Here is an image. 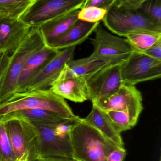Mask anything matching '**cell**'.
Listing matches in <instances>:
<instances>
[{
  "label": "cell",
  "instance_id": "e0dca14e",
  "mask_svg": "<svg viewBox=\"0 0 161 161\" xmlns=\"http://www.w3.org/2000/svg\"><path fill=\"white\" fill-rule=\"evenodd\" d=\"M125 60L121 58L93 56L91 54L86 58L71 60L66 66L74 74L87 79L108 65L120 63Z\"/></svg>",
  "mask_w": 161,
  "mask_h": 161
},
{
  "label": "cell",
  "instance_id": "484cf974",
  "mask_svg": "<svg viewBox=\"0 0 161 161\" xmlns=\"http://www.w3.org/2000/svg\"><path fill=\"white\" fill-rule=\"evenodd\" d=\"M106 11L97 7H83L79 10L78 19L87 23H98L102 21L106 15Z\"/></svg>",
  "mask_w": 161,
  "mask_h": 161
},
{
  "label": "cell",
  "instance_id": "7c38bea8",
  "mask_svg": "<svg viewBox=\"0 0 161 161\" xmlns=\"http://www.w3.org/2000/svg\"><path fill=\"white\" fill-rule=\"evenodd\" d=\"M142 100L141 93L135 86L123 84L113 95L92 103L93 105L103 112L126 110L141 112L143 109Z\"/></svg>",
  "mask_w": 161,
  "mask_h": 161
},
{
  "label": "cell",
  "instance_id": "277c9868",
  "mask_svg": "<svg viewBox=\"0 0 161 161\" xmlns=\"http://www.w3.org/2000/svg\"><path fill=\"white\" fill-rule=\"evenodd\" d=\"M102 21L108 30L119 37L139 32L161 34V27L151 22L137 10L119 9L113 3Z\"/></svg>",
  "mask_w": 161,
  "mask_h": 161
},
{
  "label": "cell",
  "instance_id": "ffe728a7",
  "mask_svg": "<svg viewBox=\"0 0 161 161\" xmlns=\"http://www.w3.org/2000/svg\"><path fill=\"white\" fill-rule=\"evenodd\" d=\"M7 115L16 117L30 121L58 124L74 122L60 116L56 113L44 109H29L13 112Z\"/></svg>",
  "mask_w": 161,
  "mask_h": 161
},
{
  "label": "cell",
  "instance_id": "9c48e42d",
  "mask_svg": "<svg viewBox=\"0 0 161 161\" xmlns=\"http://www.w3.org/2000/svg\"><path fill=\"white\" fill-rule=\"evenodd\" d=\"M121 63L108 65L87 78L88 99L93 102L107 97L118 91L123 85L120 75Z\"/></svg>",
  "mask_w": 161,
  "mask_h": 161
},
{
  "label": "cell",
  "instance_id": "f1b7e54d",
  "mask_svg": "<svg viewBox=\"0 0 161 161\" xmlns=\"http://www.w3.org/2000/svg\"><path fill=\"white\" fill-rule=\"evenodd\" d=\"M114 0H86L83 7H94L107 11L113 4Z\"/></svg>",
  "mask_w": 161,
  "mask_h": 161
},
{
  "label": "cell",
  "instance_id": "836d02e7",
  "mask_svg": "<svg viewBox=\"0 0 161 161\" xmlns=\"http://www.w3.org/2000/svg\"><path fill=\"white\" fill-rule=\"evenodd\" d=\"M45 159V160H46V161H48L47 160V159Z\"/></svg>",
  "mask_w": 161,
  "mask_h": 161
},
{
  "label": "cell",
  "instance_id": "1f68e13d",
  "mask_svg": "<svg viewBox=\"0 0 161 161\" xmlns=\"http://www.w3.org/2000/svg\"><path fill=\"white\" fill-rule=\"evenodd\" d=\"M29 161V154L25 153L18 160V161Z\"/></svg>",
  "mask_w": 161,
  "mask_h": 161
},
{
  "label": "cell",
  "instance_id": "52a82bcc",
  "mask_svg": "<svg viewBox=\"0 0 161 161\" xmlns=\"http://www.w3.org/2000/svg\"><path fill=\"white\" fill-rule=\"evenodd\" d=\"M120 71L123 84L135 86L140 83L160 79L161 61L135 52L121 63Z\"/></svg>",
  "mask_w": 161,
  "mask_h": 161
},
{
  "label": "cell",
  "instance_id": "3957f363",
  "mask_svg": "<svg viewBox=\"0 0 161 161\" xmlns=\"http://www.w3.org/2000/svg\"><path fill=\"white\" fill-rule=\"evenodd\" d=\"M70 138L74 161H106L112 151L120 148L80 118L72 124Z\"/></svg>",
  "mask_w": 161,
  "mask_h": 161
},
{
  "label": "cell",
  "instance_id": "44dd1931",
  "mask_svg": "<svg viewBox=\"0 0 161 161\" xmlns=\"http://www.w3.org/2000/svg\"><path fill=\"white\" fill-rule=\"evenodd\" d=\"M35 1L0 0V19H20Z\"/></svg>",
  "mask_w": 161,
  "mask_h": 161
},
{
  "label": "cell",
  "instance_id": "2e32d148",
  "mask_svg": "<svg viewBox=\"0 0 161 161\" xmlns=\"http://www.w3.org/2000/svg\"><path fill=\"white\" fill-rule=\"evenodd\" d=\"M58 51L45 46L30 56L26 61L18 80L15 93L25 92L32 76L47 61L51 59Z\"/></svg>",
  "mask_w": 161,
  "mask_h": 161
},
{
  "label": "cell",
  "instance_id": "f546056e",
  "mask_svg": "<svg viewBox=\"0 0 161 161\" xmlns=\"http://www.w3.org/2000/svg\"><path fill=\"white\" fill-rule=\"evenodd\" d=\"M126 155L125 149L119 148L112 151L109 154L106 161H123Z\"/></svg>",
  "mask_w": 161,
  "mask_h": 161
},
{
  "label": "cell",
  "instance_id": "8fae6325",
  "mask_svg": "<svg viewBox=\"0 0 161 161\" xmlns=\"http://www.w3.org/2000/svg\"><path fill=\"white\" fill-rule=\"evenodd\" d=\"M95 37L91 39L93 56L119 58L126 60L135 52L125 37L117 36L104 30L100 24L94 31Z\"/></svg>",
  "mask_w": 161,
  "mask_h": 161
},
{
  "label": "cell",
  "instance_id": "6da1fadb",
  "mask_svg": "<svg viewBox=\"0 0 161 161\" xmlns=\"http://www.w3.org/2000/svg\"><path fill=\"white\" fill-rule=\"evenodd\" d=\"M46 46L39 28H31L27 36L11 54L0 56V103L15 93L18 80L31 55Z\"/></svg>",
  "mask_w": 161,
  "mask_h": 161
},
{
  "label": "cell",
  "instance_id": "cb8c5ba5",
  "mask_svg": "<svg viewBox=\"0 0 161 161\" xmlns=\"http://www.w3.org/2000/svg\"><path fill=\"white\" fill-rule=\"evenodd\" d=\"M137 11L151 22L161 27V0H143Z\"/></svg>",
  "mask_w": 161,
  "mask_h": 161
},
{
  "label": "cell",
  "instance_id": "d6986e66",
  "mask_svg": "<svg viewBox=\"0 0 161 161\" xmlns=\"http://www.w3.org/2000/svg\"><path fill=\"white\" fill-rule=\"evenodd\" d=\"M79 10L72 11L60 16L39 28L45 45L65 33L78 20Z\"/></svg>",
  "mask_w": 161,
  "mask_h": 161
},
{
  "label": "cell",
  "instance_id": "603a6c76",
  "mask_svg": "<svg viewBox=\"0 0 161 161\" xmlns=\"http://www.w3.org/2000/svg\"><path fill=\"white\" fill-rule=\"evenodd\" d=\"M125 38L136 52L141 53L161 40V34L139 32L132 34Z\"/></svg>",
  "mask_w": 161,
  "mask_h": 161
},
{
  "label": "cell",
  "instance_id": "7a4b0ae2",
  "mask_svg": "<svg viewBox=\"0 0 161 161\" xmlns=\"http://www.w3.org/2000/svg\"><path fill=\"white\" fill-rule=\"evenodd\" d=\"M29 109L48 110L74 121L80 118L74 114L65 99L55 95L50 89L14 93L7 100L0 103V117Z\"/></svg>",
  "mask_w": 161,
  "mask_h": 161
},
{
  "label": "cell",
  "instance_id": "9a60e30c",
  "mask_svg": "<svg viewBox=\"0 0 161 161\" xmlns=\"http://www.w3.org/2000/svg\"><path fill=\"white\" fill-rule=\"evenodd\" d=\"M99 24L100 22L90 23L78 20L64 34L46 46L57 51L76 47L84 42Z\"/></svg>",
  "mask_w": 161,
  "mask_h": 161
},
{
  "label": "cell",
  "instance_id": "d6a6232c",
  "mask_svg": "<svg viewBox=\"0 0 161 161\" xmlns=\"http://www.w3.org/2000/svg\"><path fill=\"white\" fill-rule=\"evenodd\" d=\"M33 161H46V160L44 159H40V158H39V159H36V160H34Z\"/></svg>",
  "mask_w": 161,
  "mask_h": 161
},
{
  "label": "cell",
  "instance_id": "4fadbf2b",
  "mask_svg": "<svg viewBox=\"0 0 161 161\" xmlns=\"http://www.w3.org/2000/svg\"><path fill=\"white\" fill-rule=\"evenodd\" d=\"M50 89L64 99L74 102L82 103L88 99L86 78L74 74L66 65Z\"/></svg>",
  "mask_w": 161,
  "mask_h": 161
},
{
  "label": "cell",
  "instance_id": "83f0119b",
  "mask_svg": "<svg viewBox=\"0 0 161 161\" xmlns=\"http://www.w3.org/2000/svg\"><path fill=\"white\" fill-rule=\"evenodd\" d=\"M140 53H143L153 59L161 61V40Z\"/></svg>",
  "mask_w": 161,
  "mask_h": 161
},
{
  "label": "cell",
  "instance_id": "e575fe53",
  "mask_svg": "<svg viewBox=\"0 0 161 161\" xmlns=\"http://www.w3.org/2000/svg\"><path fill=\"white\" fill-rule=\"evenodd\" d=\"M1 53H0V56H1Z\"/></svg>",
  "mask_w": 161,
  "mask_h": 161
},
{
  "label": "cell",
  "instance_id": "5bb4252c",
  "mask_svg": "<svg viewBox=\"0 0 161 161\" xmlns=\"http://www.w3.org/2000/svg\"><path fill=\"white\" fill-rule=\"evenodd\" d=\"M31 29L29 25L20 19H0V53H12Z\"/></svg>",
  "mask_w": 161,
  "mask_h": 161
},
{
  "label": "cell",
  "instance_id": "ac0fdd59",
  "mask_svg": "<svg viewBox=\"0 0 161 161\" xmlns=\"http://www.w3.org/2000/svg\"><path fill=\"white\" fill-rule=\"evenodd\" d=\"M84 120L108 140L114 143L121 148H124V143L120 133L119 132L112 124L105 113L93 105L89 114Z\"/></svg>",
  "mask_w": 161,
  "mask_h": 161
},
{
  "label": "cell",
  "instance_id": "7402d4cb",
  "mask_svg": "<svg viewBox=\"0 0 161 161\" xmlns=\"http://www.w3.org/2000/svg\"><path fill=\"white\" fill-rule=\"evenodd\" d=\"M116 130L121 133L133 128L138 120L141 112L126 110L124 111H108L104 112Z\"/></svg>",
  "mask_w": 161,
  "mask_h": 161
},
{
  "label": "cell",
  "instance_id": "4316f807",
  "mask_svg": "<svg viewBox=\"0 0 161 161\" xmlns=\"http://www.w3.org/2000/svg\"><path fill=\"white\" fill-rule=\"evenodd\" d=\"M143 0H114L113 5L123 10H137Z\"/></svg>",
  "mask_w": 161,
  "mask_h": 161
},
{
  "label": "cell",
  "instance_id": "ba28073f",
  "mask_svg": "<svg viewBox=\"0 0 161 161\" xmlns=\"http://www.w3.org/2000/svg\"><path fill=\"white\" fill-rule=\"evenodd\" d=\"M29 121L37 132L38 159L66 158L73 160L70 133L69 136L63 137L54 131L57 124Z\"/></svg>",
  "mask_w": 161,
  "mask_h": 161
},
{
  "label": "cell",
  "instance_id": "8d00e7d4",
  "mask_svg": "<svg viewBox=\"0 0 161 161\" xmlns=\"http://www.w3.org/2000/svg\"></svg>",
  "mask_w": 161,
  "mask_h": 161
},
{
  "label": "cell",
  "instance_id": "8992f818",
  "mask_svg": "<svg viewBox=\"0 0 161 161\" xmlns=\"http://www.w3.org/2000/svg\"><path fill=\"white\" fill-rule=\"evenodd\" d=\"M86 0H36L20 20L31 28H39L67 13L83 7Z\"/></svg>",
  "mask_w": 161,
  "mask_h": 161
},
{
  "label": "cell",
  "instance_id": "30bf717a",
  "mask_svg": "<svg viewBox=\"0 0 161 161\" xmlns=\"http://www.w3.org/2000/svg\"><path fill=\"white\" fill-rule=\"evenodd\" d=\"M76 47L58 51L32 76L25 88L26 91L50 89L66 64L73 60Z\"/></svg>",
  "mask_w": 161,
  "mask_h": 161
},
{
  "label": "cell",
  "instance_id": "5b68a950",
  "mask_svg": "<svg viewBox=\"0 0 161 161\" xmlns=\"http://www.w3.org/2000/svg\"><path fill=\"white\" fill-rule=\"evenodd\" d=\"M2 117L18 159L26 153L29 154L28 161L38 159L37 134L34 126L19 118L9 115Z\"/></svg>",
  "mask_w": 161,
  "mask_h": 161
},
{
  "label": "cell",
  "instance_id": "d4e9b609",
  "mask_svg": "<svg viewBox=\"0 0 161 161\" xmlns=\"http://www.w3.org/2000/svg\"><path fill=\"white\" fill-rule=\"evenodd\" d=\"M7 134L4 121L0 117V161H18Z\"/></svg>",
  "mask_w": 161,
  "mask_h": 161
},
{
  "label": "cell",
  "instance_id": "4dcf8cb0",
  "mask_svg": "<svg viewBox=\"0 0 161 161\" xmlns=\"http://www.w3.org/2000/svg\"><path fill=\"white\" fill-rule=\"evenodd\" d=\"M48 161H74L72 159L66 158H46Z\"/></svg>",
  "mask_w": 161,
  "mask_h": 161
},
{
  "label": "cell",
  "instance_id": "d590c367",
  "mask_svg": "<svg viewBox=\"0 0 161 161\" xmlns=\"http://www.w3.org/2000/svg\"></svg>",
  "mask_w": 161,
  "mask_h": 161
}]
</instances>
